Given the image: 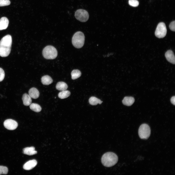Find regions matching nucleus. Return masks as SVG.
I'll return each mask as SVG.
<instances>
[{"mask_svg":"<svg viewBox=\"0 0 175 175\" xmlns=\"http://www.w3.org/2000/svg\"><path fill=\"white\" fill-rule=\"evenodd\" d=\"M118 159V156L112 152H108L103 155L101 160L102 163L104 166L110 167L115 164Z\"/></svg>","mask_w":175,"mask_h":175,"instance_id":"f257e3e1","label":"nucleus"},{"mask_svg":"<svg viewBox=\"0 0 175 175\" xmlns=\"http://www.w3.org/2000/svg\"><path fill=\"white\" fill-rule=\"evenodd\" d=\"M72 44L75 48H79L83 45L85 41V36L81 31L76 32L73 35L72 40Z\"/></svg>","mask_w":175,"mask_h":175,"instance_id":"f03ea898","label":"nucleus"},{"mask_svg":"<svg viewBox=\"0 0 175 175\" xmlns=\"http://www.w3.org/2000/svg\"><path fill=\"white\" fill-rule=\"evenodd\" d=\"M42 53L44 57L47 59H53L57 57L58 52L56 49L51 45L45 47L43 49Z\"/></svg>","mask_w":175,"mask_h":175,"instance_id":"7ed1b4c3","label":"nucleus"},{"mask_svg":"<svg viewBox=\"0 0 175 175\" xmlns=\"http://www.w3.org/2000/svg\"><path fill=\"white\" fill-rule=\"evenodd\" d=\"M150 129L149 126L146 123L142 124L138 130V134L140 138L142 139H147L150 134Z\"/></svg>","mask_w":175,"mask_h":175,"instance_id":"20e7f679","label":"nucleus"},{"mask_svg":"<svg viewBox=\"0 0 175 175\" xmlns=\"http://www.w3.org/2000/svg\"><path fill=\"white\" fill-rule=\"evenodd\" d=\"M167 29L165 24L159 23L158 25L155 32V36L159 38L164 37L166 34Z\"/></svg>","mask_w":175,"mask_h":175,"instance_id":"39448f33","label":"nucleus"},{"mask_svg":"<svg viewBox=\"0 0 175 175\" xmlns=\"http://www.w3.org/2000/svg\"><path fill=\"white\" fill-rule=\"evenodd\" d=\"M75 16L77 19L82 22L87 21L89 18V15L88 12L81 9H79L76 11Z\"/></svg>","mask_w":175,"mask_h":175,"instance_id":"423d86ee","label":"nucleus"},{"mask_svg":"<svg viewBox=\"0 0 175 175\" xmlns=\"http://www.w3.org/2000/svg\"><path fill=\"white\" fill-rule=\"evenodd\" d=\"M12 38L10 35L3 37L0 41V47L4 48H11Z\"/></svg>","mask_w":175,"mask_h":175,"instance_id":"0eeeda50","label":"nucleus"},{"mask_svg":"<svg viewBox=\"0 0 175 175\" xmlns=\"http://www.w3.org/2000/svg\"><path fill=\"white\" fill-rule=\"evenodd\" d=\"M4 127L9 130L15 129L18 126V123L12 119H9L5 120L3 123Z\"/></svg>","mask_w":175,"mask_h":175,"instance_id":"6e6552de","label":"nucleus"},{"mask_svg":"<svg viewBox=\"0 0 175 175\" xmlns=\"http://www.w3.org/2000/svg\"><path fill=\"white\" fill-rule=\"evenodd\" d=\"M37 163V161L35 159L30 160L25 164L23 166V168L26 170H30L36 166Z\"/></svg>","mask_w":175,"mask_h":175,"instance_id":"1a4fd4ad","label":"nucleus"},{"mask_svg":"<svg viewBox=\"0 0 175 175\" xmlns=\"http://www.w3.org/2000/svg\"><path fill=\"white\" fill-rule=\"evenodd\" d=\"M165 56L167 61L170 63L175 64V56L173 52L171 50L167 51L165 53Z\"/></svg>","mask_w":175,"mask_h":175,"instance_id":"9d476101","label":"nucleus"},{"mask_svg":"<svg viewBox=\"0 0 175 175\" xmlns=\"http://www.w3.org/2000/svg\"><path fill=\"white\" fill-rule=\"evenodd\" d=\"M29 95L33 99H36L38 98L39 96V92L38 90L35 88H31L28 91Z\"/></svg>","mask_w":175,"mask_h":175,"instance_id":"9b49d317","label":"nucleus"},{"mask_svg":"<svg viewBox=\"0 0 175 175\" xmlns=\"http://www.w3.org/2000/svg\"><path fill=\"white\" fill-rule=\"evenodd\" d=\"M9 24V21L6 17H2L0 19V30L6 29Z\"/></svg>","mask_w":175,"mask_h":175,"instance_id":"f8f14e48","label":"nucleus"},{"mask_svg":"<svg viewBox=\"0 0 175 175\" xmlns=\"http://www.w3.org/2000/svg\"><path fill=\"white\" fill-rule=\"evenodd\" d=\"M23 153L25 154L32 155L36 154L37 151L35 150L34 147L25 148L23 149Z\"/></svg>","mask_w":175,"mask_h":175,"instance_id":"ddd939ff","label":"nucleus"},{"mask_svg":"<svg viewBox=\"0 0 175 175\" xmlns=\"http://www.w3.org/2000/svg\"><path fill=\"white\" fill-rule=\"evenodd\" d=\"M22 99L23 104L25 106H29L31 104V97L29 95L25 93L23 95Z\"/></svg>","mask_w":175,"mask_h":175,"instance_id":"4468645a","label":"nucleus"},{"mask_svg":"<svg viewBox=\"0 0 175 175\" xmlns=\"http://www.w3.org/2000/svg\"><path fill=\"white\" fill-rule=\"evenodd\" d=\"M135 101L134 98L131 96L125 97L122 100V103L124 105L127 106L131 105Z\"/></svg>","mask_w":175,"mask_h":175,"instance_id":"2eb2a0df","label":"nucleus"},{"mask_svg":"<svg viewBox=\"0 0 175 175\" xmlns=\"http://www.w3.org/2000/svg\"><path fill=\"white\" fill-rule=\"evenodd\" d=\"M41 82L43 84L48 85L52 83L53 80L50 76L48 75H46L42 77Z\"/></svg>","mask_w":175,"mask_h":175,"instance_id":"dca6fc26","label":"nucleus"},{"mask_svg":"<svg viewBox=\"0 0 175 175\" xmlns=\"http://www.w3.org/2000/svg\"><path fill=\"white\" fill-rule=\"evenodd\" d=\"M68 87L67 85L65 82L61 81L57 83L56 86V88L61 91L66 90Z\"/></svg>","mask_w":175,"mask_h":175,"instance_id":"f3484780","label":"nucleus"},{"mask_svg":"<svg viewBox=\"0 0 175 175\" xmlns=\"http://www.w3.org/2000/svg\"><path fill=\"white\" fill-rule=\"evenodd\" d=\"M89 104L92 105H96L98 104H101L102 102L100 99L94 96L91 97L89 100Z\"/></svg>","mask_w":175,"mask_h":175,"instance_id":"a211bd4d","label":"nucleus"},{"mask_svg":"<svg viewBox=\"0 0 175 175\" xmlns=\"http://www.w3.org/2000/svg\"><path fill=\"white\" fill-rule=\"evenodd\" d=\"M70 95V91L67 90L61 91L58 94V96L60 98L63 99L67 98Z\"/></svg>","mask_w":175,"mask_h":175,"instance_id":"6ab92c4d","label":"nucleus"},{"mask_svg":"<svg viewBox=\"0 0 175 175\" xmlns=\"http://www.w3.org/2000/svg\"><path fill=\"white\" fill-rule=\"evenodd\" d=\"M30 109L33 111L36 112H39L41 111L42 108L41 106L38 104L33 103L30 105Z\"/></svg>","mask_w":175,"mask_h":175,"instance_id":"aec40b11","label":"nucleus"},{"mask_svg":"<svg viewBox=\"0 0 175 175\" xmlns=\"http://www.w3.org/2000/svg\"><path fill=\"white\" fill-rule=\"evenodd\" d=\"M71 78L72 79H75L79 77L81 75L80 71L78 70H74L71 72Z\"/></svg>","mask_w":175,"mask_h":175,"instance_id":"412c9836","label":"nucleus"},{"mask_svg":"<svg viewBox=\"0 0 175 175\" xmlns=\"http://www.w3.org/2000/svg\"><path fill=\"white\" fill-rule=\"evenodd\" d=\"M11 49H4L0 47V56L5 57L8 56L10 54Z\"/></svg>","mask_w":175,"mask_h":175,"instance_id":"4be33fe9","label":"nucleus"},{"mask_svg":"<svg viewBox=\"0 0 175 175\" xmlns=\"http://www.w3.org/2000/svg\"><path fill=\"white\" fill-rule=\"evenodd\" d=\"M8 168L5 166H0V175L7 174L8 172Z\"/></svg>","mask_w":175,"mask_h":175,"instance_id":"5701e85b","label":"nucleus"},{"mask_svg":"<svg viewBox=\"0 0 175 175\" xmlns=\"http://www.w3.org/2000/svg\"><path fill=\"white\" fill-rule=\"evenodd\" d=\"M10 2L9 0H0V7L9 5Z\"/></svg>","mask_w":175,"mask_h":175,"instance_id":"b1692460","label":"nucleus"},{"mask_svg":"<svg viewBox=\"0 0 175 175\" xmlns=\"http://www.w3.org/2000/svg\"><path fill=\"white\" fill-rule=\"evenodd\" d=\"M129 4L132 6L136 7L139 5V2L137 0H129Z\"/></svg>","mask_w":175,"mask_h":175,"instance_id":"393cba45","label":"nucleus"},{"mask_svg":"<svg viewBox=\"0 0 175 175\" xmlns=\"http://www.w3.org/2000/svg\"><path fill=\"white\" fill-rule=\"evenodd\" d=\"M5 76V74L4 70L2 68H0V82L3 80Z\"/></svg>","mask_w":175,"mask_h":175,"instance_id":"a878e982","label":"nucleus"},{"mask_svg":"<svg viewBox=\"0 0 175 175\" xmlns=\"http://www.w3.org/2000/svg\"><path fill=\"white\" fill-rule=\"evenodd\" d=\"M169 28L172 31H175V21H173L171 22L169 25Z\"/></svg>","mask_w":175,"mask_h":175,"instance_id":"bb28decb","label":"nucleus"},{"mask_svg":"<svg viewBox=\"0 0 175 175\" xmlns=\"http://www.w3.org/2000/svg\"><path fill=\"white\" fill-rule=\"evenodd\" d=\"M175 96H172L171 98L170 101L171 103L174 105H175Z\"/></svg>","mask_w":175,"mask_h":175,"instance_id":"cd10ccee","label":"nucleus"}]
</instances>
